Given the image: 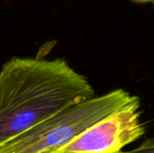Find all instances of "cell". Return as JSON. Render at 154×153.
Here are the masks:
<instances>
[{
    "label": "cell",
    "instance_id": "1",
    "mask_svg": "<svg viewBox=\"0 0 154 153\" xmlns=\"http://www.w3.org/2000/svg\"><path fill=\"white\" fill-rule=\"evenodd\" d=\"M94 96L88 80L63 59H11L0 71V146Z\"/></svg>",
    "mask_w": 154,
    "mask_h": 153
},
{
    "label": "cell",
    "instance_id": "2",
    "mask_svg": "<svg viewBox=\"0 0 154 153\" xmlns=\"http://www.w3.org/2000/svg\"><path fill=\"white\" fill-rule=\"evenodd\" d=\"M134 98L119 88L70 106L2 144L0 153H42L59 149Z\"/></svg>",
    "mask_w": 154,
    "mask_h": 153
},
{
    "label": "cell",
    "instance_id": "3",
    "mask_svg": "<svg viewBox=\"0 0 154 153\" xmlns=\"http://www.w3.org/2000/svg\"><path fill=\"white\" fill-rule=\"evenodd\" d=\"M138 96L92 124L69 142L56 149L62 153H120L123 149L145 134L141 121Z\"/></svg>",
    "mask_w": 154,
    "mask_h": 153
},
{
    "label": "cell",
    "instance_id": "4",
    "mask_svg": "<svg viewBox=\"0 0 154 153\" xmlns=\"http://www.w3.org/2000/svg\"><path fill=\"white\" fill-rule=\"evenodd\" d=\"M120 153H154V138L146 140L139 147L132 151H121Z\"/></svg>",
    "mask_w": 154,
    "mask_h": 153
},
{
    "label": "cell",
    "instance_id": "5",
    "mask_svg": "<svg viewBox=\"0 0 154 153\" xmlns=\"http://www.w3.org/2000/svg\"><path fill=\"white\" fill-rule=\"evenodd\" d=\"M42 153H60V152H59V151H55V150H52V151H45V152H42Z\"/></svg>",
    "mask_w": 154,
    "mask_h": 153
},
{
    "label": "cell",
    "instance_id": "6",
    "mask_svg": "<svg viewBox=\"0 0 154 153\" xmlns=\"http://www.w3.org/2000/svg\"><path fill=\"white\" fill-rule=\"evenodd\" d=\"M137 1H143V2H145V1H152V0H137Z\"/></svg>",
    "mask_w": 154,
    "mask_h": 153
}]
</instances>
